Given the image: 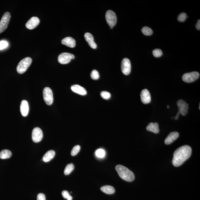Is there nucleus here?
Segmentation results:
<instances>
[{
    "mask_svg": "<svg viewBox=\"0 0 200 200\" xmlns=\"http://www.w3.org/2000/svg\"><path fill=\"white\" fill-rule=\"evenodd\" d=\"M191 147L185 145L177 149L174 153L172 164L175 167L180 166L190 158L192 154Z\"/></svg>",
    "mask_w": 200,
    "mask_h": 200,
    "instance_id": "f257e3e1",
    "label": "nucleus"
},
{
    "mask_svg": "<svg viewBox=\"0 0 200 200\" xmlns=\"http://www.w3.org/2000/svg\"><path fill=\"white\" fill-rule=\"evenodd\" d=\"M115 169L119 177L125 181L131 182L134 181L135 176L133 172L123 165L116 166Z\"/></svg>",
    "mask_w": 200,
    "mask_h": 200,
    "instance_id": "f03ea898",
    "label": "nucleus"
},
{
    "mask_svg": "<svg viewBox=\"0 0 200 200\" xmlns=\"http://www.w3.org/2000/svg\"><path fill=\"white\" fill-rule=\"evenodd\" d=\"M32 62V59L30 57L24 58L19 62L17 67V71L19 74L25 73L30 66Z\"/></svg>",
    "mask_w": 200,
    "mask_h": 200,
    "instance_id": "7ed1b4c3",
    "label": "nucleus"
},
{
    "mask_svg": "<svg viewBox=\"0 0 200 200\" xmlns=\"http://www.w3.org/2000/svg\"><path fill=\"white\" fill-rule=\"evenodd\" d=\"M43 95L46 104L48 105H51L53 101V93L51 89L49 87L44 88Z\"/></svg>",
    "mask_w": 200,
    "mask_h": 200,
    "instance_id": "20e7f679",
    "label": "nucleus"
},
{
    "mask_svg": "<svg viewBox=\"0 0 200 200\" xmlns=\"http://www.w3.org/2000/svg\"><path fill=\"white\" fill-rule=\"evenodd\" d=\"M11 16L9 12H6L1 18L0 21V34L4 32L8 26Z\"/></svg>",
    "mask_w": 200,
    "mask_h": 200,
    "instance_id": "39448f33",
    "label": "nucleus"
},
{
    "mask_svg": "<svg viewBox=\"0 0 200 200\" xmlns=\"http://www.w3.org/2000/svg\"><path fill=\"white\" fill-rule=\"evenodd\" d=\"M106 19L110 27H114L117 23V17L115 13L112 10H108L106 13Z\"/></svg>",
    "mask_w": 200,
    "mask_h": 200,
    "instance_id": "423d86ee",
    "label": "nucleus"
},
{
    "mask_svg": "<svg viewBox=\"0 0 200 200\" xmlns=\"http://www.w3.org/2000/svg\"><path fill=\"white\" fill-rule=\"evenodd\" d=\"M199 73L197 72L186 73L182 77L183 81L186 83H191L197 80L199 77Z\"/></svg>",
    "mask_w": 200,
    "mask_h": 200,
    "instance_id": "0eeeda50",
    "label": "nucleus"
},
{
    "mask_svg": "<svg viewBox=\"0 0 200 200\" xmlns=\"http://www.w3.org/2000/svg\"><path fill=\"white\" fill-rule=\"evenodd\" d=\"M74 58V56L72 54L64 52L58 56V61L61 64H66Z\"/></svg>",
    "mask_w": 200,
    "mask_h": 200,
    "instance_id": "6e6552de",
    "label": "nucleus"
},
{
    "mask_svg": "<svg viewBox=\"0 0 200 200\" xmlns=\"http://www.w3.org/2000/svg\"><path fill=\"white\" fill-rule=\"evenodd\" d=\"M121 68L122 73L125 75H128L130 74L131 72V65L129 59L125 58L122 60Z\"/></svg>",
    "mask_w": 200,
    "mask_h": 200,
    "instance_id": "1a4fd4ad",
    "label": "nucleus"
},
{
    "mask_svg": "<svg viewBox=\"0 0 200 200\" xmlns=\"http://www.w3.org/2000/svg\"><path fill=\"white\" fill-rule=\"evenodd\" d=\"M177 104L178 107V111L182 116L187 115L189 109L188 104L182 99L179 100L177 101Z\"/></svg>",
    "mask_w": 200,
    "mask_h": 200,
    "instance_id": "9d476101",
    "label": "nucleus"
},
{
    "mask_svg": "<svg viewBox=\"0 0 200 200\" xmlns=\"http://www.w3.org/2000/svg\"><path fill=\"white\" fill-rule=\"evenodd\" d=\"M43 137V133L41 129L38 127L34 128L32 132V139L34 142H40L42 140Z\"/></svg>",
    "mask_w": 200,
    "mask_h": 200,
    "instance_id": "9b49d317",
    "label": "nucleus"
},
{
    "mask_svg": "<svg viewBox=\"0 0 200 200\" xmlns=\"http://www.w3.org/2000/svg\"><path fill=\"white\" fill-rule=\"evenodd\" d=\"M141 98L142 102L144 104H147L150 102L151 101L150 94L147 89H144L142 91Z\"/></svg>",
    "mask_w": 200,
    "mask_h": 200,
    "instance_id": "f8f14e48",
    "label": "nucleus"
},
{
    "mask_svg": "<svg viewBox=\"0 0 200 200\" xmlns=\"http://www.w3.org/2000/svg\"><path fill=\"white\" fill-rule=\"evenodd\" d=\"M40 23V20L38 18L33 17L27 22L26 26L28 29L32 30L35 29Z\"/></svg>",
    "mask_w": 200,
    "mask_h": 200,
    "instance_id": "ddd939ff",
    "label": "nucleus"
},
{
    "mask_svg": "<svg viewBox=\"0 0 200 200\" xmlns=\"http://www.w3.org/2000/svg\"><path fill=\"white\" fill-rule=\"evenodd\" d=\"M179 135H180V134H179V133L177 132L170 133L165 139V144L166 145L171 144L178 138Z\"/></svg>",
    "mask_w": 200,
    "mask_h": 200,
    "instance_id": "4468645a",
    "label": "nucleus"
},
{
    "mask_svg": "<svg viewBox=\"0 0 200 200\" xmlns=\"http://www.w3.org/2000/svg\"><path fill=\"white\" fill-rule=\"evenodd\" d=\"M20 110L22 116L25 117L28 115L29 113V107L28 101L26 100H23L21 102Z\"/></svg>",
    "mask_w": 200,
    "mask_h": 200,
    "instance_id": "2eb2a0df",
    "label": "nucleus"
},
{
    "mask_svg": "<svg viewBox=\"0 0 200 200\" xmlns=\"http://www.w3.org/2000/svg\"><path fill=\"white\" fill-rule=\"evenodd\" d=\"M61 43L63 45L71 48H73L76 46L75 40L71 37H67L64 38L61 41Z\"/></svg>",
    "mask_w": 200,
    "mask_h": 200,
    "instance_id": "dca6fc26",
    "label": "nucleus"
},
{
    "mask_svg": "<svg viewBox=\"0 0 200 200\" xmlns=\"http://www.w3.org/2000/svg\"><path fill=\"white\" fill-rule=\"evenodd\" d=\"M71 90L74 93L81 95H85L87 94V91L84 88L80 85H73L71 87Z\"/></svg>",
    "mask_w": 200,
    "mask_h": 200,
    "instance_id": "f3484780",
    "label": "nucleus"
},
{
    "mask_svg": "<svg viewBox=\"0 0 200 200\" xmlns=\"http://www.w3.org/2000/svg\"><path fill=\"white\" fill-rule=\"evenodd\" d=\"M84 37L85 39L92 48L95 49L96 48V44L94 41L93 37L91 34L89 33H86L85 34Z\"/></svg>",
    "mask_w": 200,
    "mask_h": 200,
    "instance_id": "a211bd4d",
    "label": "nucleus"
},
{
    "mask_svg": "<svg viewBox=\"0 0 200 200\" xmlns=\"http://www.w3.org/2000/svg\"><path fill=\"white\" fill-rule=\"evenodd\" d=\"M159 125L158 123L151 122L146 128L147 131H150L155 134H158L159 132Z\"/></svg>",
    "mask_w": 200,
    "mask_h": 200,
    "instance_id": "6ab92c4d",
    "label": "nucleus"
},
{
    "mask_svg": "<svg viewBox=\"0 0 200 200\" xmlns=\"http://www.w3.org/2000/svg\"><path fill=\"white\" fill-rule=\"evenodd\" d=\"M55 155V152L54 150H49L43 156L42 160L45 162H48L53 159Z\"/></svg>",
    "mask_w": 200,
    "mask_h": 200,
    "instance_id": "aec40b11",
    "label": "nucleus"
},
{
    "mask_svg": "<svg viewBox=\"0 0 200 200\" xmlns=\"http://www.w3.org/2000/svg\"><path fill=\"white\" fill-rule=\"evenodd\" d=\"M101 191L107 194H112L115 192L114 187L110 185L103 186L101 188Z\"/></svg>",
    "mask_w": 200,
    "mask_h": 200,
    "instance_id": "412c9836",
    "label": "nucleus"
},
{
    "mask_svg": "<svg viewBox=\"0 0 200 200\" xmlns=\"http://www.w3.org/2000/svg\"><path fill=\"white\" fill-rule=\"evenodd\" d=\"M12 155L11 152L9 150H3L0 152V158L1 159H8L11 157Z\"/></svg>",
    "mask_w": 200,
    "mask_h": 200,
    "instance_id": "4be33fe9",
    "label": "nucleus"
},
{
    "mask_svg": "<svg viewBox=\"0 0 200 200\" xmlns=\"http://www.w3.org/2000/svg\"><path fill=\"white\" fill-rule=\"evenodd\" d=\"M74 165H73L72 163L68 164L66 165L65 170H64V174L65 175H68L72 172L73 170H74Z\"/></svg>",
    "mask_w": 200,
    "mask_h": 200,
    "instance_id": "5701e85b",
    "label": "nucleus"
},
{
    "mask_svg": "<svg viewBox=\"0 0 200 200\" xmlns=\"http://www.w3.org/2000/svg\"><path fill=\"white\" fill-rule=\"evenodd\" d=\"M142 32L144 35L146 36H150L153 34V31L152 29L148 27H144L142 29Z\"/></svg>",
    "mask_w": 200,
    "mask_h": 200,
    "instance_id": "b1692460",
    "label": "nucleus"
},
{
    "mask_svg": "<svg viewBox=\"0 0 200 200\" xmlns=\"http://www.w3.org/2000/svg\"><path fill=\"white\" fill-rule=\"evenodd\" d=\"M95 154L98 158H103L105 156V152L103 149H98L96 150Z\"/></svg>",
    "mask_w": 200,
    "mask_h": 200,
    "instance_id": "393cba45",
    "label": "nucleus"
},
{
    "mask_svg": "<svg viewBox=\"0 0 200 200\" xmlns=\"http://www.w3.org/2000/svg\"><path fill=\"white\" fill-rule=\"evenodd\" d=\"M91 77L93 80H97L99 78V74L96 70H93L91 74Z\"/></svg>",
    "mask_w": 200,
    "mask_h": 200,
    "instance_id": "a878e982",
    "label": "nucleus"
},
{
    "mask_svg": "<svg viewBox=\"0 0 200 200\" xmlns=\"http://www.w3.org/2000/svg\"><path fill=\"white\" fill-rule=\"evenodd\" d=\"M80 145H77L73 147L71 151V155L72 156H74L77 155L80 151Z\"/></svg>",
    "mask_w": 200,
    "mask_h": 200,
    "instance_id": "bb28decb",
    "label": "nucleus"
},
{
    "mask_svg": "<svg viewBox=\"0 0 200 200\" xmlns=\"http://www.w3.org/2000/svg\"><path fill=\"white\" fill-rule=\"evenodd\" d=\"M187 15L185 13H182L177 17V20L180 22H184L186 20Z\"/></svg>",
    "mask_w": 200,
    "mask_h": 200,
    "instance_id": "cd10ccee",
    "label": "nucleus"
},
{
    "mask_svg": "<svg viewBox=\"0 0 200 200\" xmlns=\"http://www.w3.org/2000/svg\"><path fill=\"white\" fill-rule=\"evenodd\" d=\"M62 195L63 197L65 198V199H67V200H72L73 198L72 196L70 195L68 191H63L62 192Z\"/></svg>",
    "mask_w": 200,
    "mask_h": 200,
    "instance_id": "c85d7f7f",
    "label": "nucleus"
},
{
    "mask_svg": "<svg viewBox=\"0 0 200 200\" xmlns=\"http://www.w3.org/2000/svg\"><path fill=\"white\" fill-rule=\"evenodd\" d=\"M162 52L160 49H156L154 50L153 51V56L156 58H159L162 55Z\"/></svg>",
    "mask_w": 200,
    "mask_h": 200,
    "instance_id": "c756f323",
    "label": "nucleus"
},
{
    "mask_svg": "<svg viewBox=\"0 0 200 200\" xmlns=\"http://www.w3.org/2000/svg\"><path fill=\"white\" fill-rule=\"evenodd\" d=\"M101 98L107 100L110 99L111 95L110 93L107 91H102L101 92Z\"/></svg>",
    "mask_w": 200,
    "mask_h": 200,
    "instance_id": "7c9ffc66",
    "label": "nucleus"
},
{
    "mask_svg": "<svg viewBox=\"0 0 200 200\" xmlns=\"http://www.w3.org/2000/svg\"><path fill=\"white\" fill-rule=\"evenodd\" d=\"M8 45V42L7 41H0V50H3L7 48Z\"/></svg>",
    "mask_w": 200,
    "mask_h": 200,
    "instance_id": "2f4dec72",
    "label": "nucleus"
},
{
    "mask_svg": "<svg viewBox=\"0 0 200 200\" xmlns=\"http://www.w3.org/2000/svg\"><path fill=\"white\" fill-rule=\"evenodd\" d=\"M37 200H46V196L44 194L40 193L38 194L37 197Z\"/></svg>",
    "mask_w": 200,
    "mask_h": 200,
    "instance_id": "473e14b6",
    "label": "nucleus"
},
{
    "mask_svg": "<svg viewBox=\"0 0 200 200\" xmlns=\"http://www.w3.org/2000/svg\"><path fill=\"white\" fill-rule=\"evenodd\" d=\"M196 29L198 30H200V20H198L197 23L196 24Z\"/></svg>",
    "mask_w": 200,
    "mask_h": 200,
    "instance_id": "72a5a7b5",
    "label": "nucleus"
},
{
    "mask_svg": "<svg viewBox=\"0 0 200 200\" xmlns=\"http://www.w3.org/2000/svg\"><path fill=\"white\" fill-rule=\"evenodd\" d=\"M180 112L178 111V112L177 113V115H176V116H175V117H174V119L175 120H177V119H178L179 116H180Z\"/></svg>",
    "mask_w": 200,
    "mask_h": 200,
    "instance_id": "f704fd0d",
    "label": "nucleus"
},
{
    "mask_svg": "<svg viewBox=\"0 0 200 200\" xmlns=\"http://www.w3.org/2000/svg\"><path fill=\"white\" fill-rule=\"evenodd\" d=\"M170 107V106L169 105L167 106V108H169Z\"/></svg>",
    "mask_w": 200,
    "mask_h": 200,
    "instance_id": "c9c22d12",
    "label": "nucleus"
},
{
    "mask_svg": "<svg viewBox=\"0 0 200 200\" xmlns=\"http://www.w3.org/2000/svg\"><path fill=\"white\" fill-rule=\"evenodd\" d=\"M110 28L111 29H112L113 28V27H110Z\"/></svg>",
    "mask_w": 200,
    "mask_h": 200,
    "instance_id": "e433bc0d",
    "label": "nucleus"
}]
</instances>
